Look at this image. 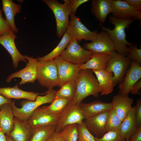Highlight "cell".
Masks as SVG:
<instances>
[{
  "label": "cell",
  "mask_w": 141,
  "mask_h": 141,
  "mask_svg": "<svg viewBox=\"0 0 141 141\" xmlns=\"http://www.w3.org/2000/svg\"><path fill=\"white\" fill-rule=\"evenodd\" d=\"M80 107L85 119L109 111L113 108L111 102L105 103L99 100L89 103H81Z\"/></svg>",
  "instance_id": "ffe728a7"
},
{
  "label": "cell",
  "mask_w": 141,
  "mask_h": 141,
  "mask_svg": "<svg viewBox=\"0 0 141 141\" xmlns=\"http://www.w3.org/2000/svg\"><path fill=\"white\" fill-rule=\"evenodd\" d=\"M76 82V93L72 100L75 103H81L83 99L90 95L96 98L101 92L97 80L93 76L91 69H80Z\"/></svg>",
  "instance_id": "7a4b0ae2"
},
{
  "label": "cell",
  "mask_w": 141,
  "mask_h": 141,
  "mask_svg": "<svg viewBox=\"0 0 141 141\" xmlns=\"http://www.w3.org/2000/svg\"><path fill=\"white\" fill-rule=\"evenodd\" d=\"M81 103H75L71 100L65 109L61 114L55 132H60L67 125L80 124L82 122L84 118L80 107Z\"/></svg>",
  "instance_id": "30bf717a"
},
{
  "label": "cell",
  "mask_w": 141,
  "mask_h": 141,
  "mask_svg": "<svg viewBox=\"0 0 141 141\" xmlns=\"http://www.w3.org/2000/svg\"><path fill=\"white\" fill-rule=\"evenodd\" d=\"M44 94L23 90L19 88L18 84L12 87H0V95L9 99H24L34 101L39 95Z\"/></svg>",
  "instance_id": "d6986e66"
},
{
  "label": "cell",
  "mask_w": 141,
  "mask_h": 141,
  "mask_svg": "<svg viewBox=\"0 0 141 141\" xmlns=\"http://www.w3.org/2000/svg\"><path fill=\"white\" fill-rule=\"evenodd\" d=\"M70 19L66 32L72 39L80 42L82 40L92 41L96 38L98 32L97 30L92 32L80 21L75 14L71 13Z\"/></svg>",
  "instance_id": "52a82bcc"
},
{
  "label": "cell",
  "mask_w": 141,
  "mask_h": 141,
  "mask_svg": "<svg viewBox=\"0 0 141 141\" xmlns=\"http://www.w3.org/2000/svg\"><path fill=\"white\" fill-rule=\"evenodd\" d=\"M138 44V42L135 44L132 43L128 46V52L126 56L131 61H134L141 66V49L137 48Z\"/></svg>",
  "instance_id": "e575fe53"
},
{
  "label": "cell",
  "mask_w": 141,
  "mask_h": 141,
  "mask_svg": "<svg viewBox=\"0 0 141 141\" xmlns=\"http://www.w3.org/2000/svg\"><path fill=\"white\" fill-rule=\"evenodd\" d=\"M53 12L55 18L56 34L61 38L66 32L69 22V16L71 13L70 5L68 0H63L61 4L56 0H43Z\"/></svg>",
  "instance_id": "277c9868"
},
{
  "label": "cell",
  "mask_w": 141,
  "mask_h": 141,
  "mask_svg": "<svg viewBox=\"0 0 141 141\" xmlns=\"http://www.w3.org/2000/svg\"><path fill=\"white\" fill-rule=\"evenodd\" d=\"M71 100L66 98L53 99L51 104L48 106L40 107L41 110L48 114H59L65 109Z\"/></svg>",
  "instance_id": "f1b7e54d"
},
{
  "label": "cell",
  "mask_w": 141,
  "mask_h": 141,
  "mask_svg": "<svg viewBox=\"0 0 141 141\" xmlns=\"http://www.w3.org/2000/svg\"><path fill=\"white\" fill-rule=\"evenodd\" d=\"M135 107V114L138 127L141 126V99L139 98L136 101Z\"/></svg>",
  "instance_id": "74e56055"
},
{
  "label": "cell",
  "mask_w": 141,
  "mask_h": 141,
  "mask_svg": "<svg viewBox=\"0 0 141 141\" xmlns=\"http://www.w3.org/2000/svg\"><path fill=\"white\" fill-rule=\"evenodd\" d=\"M129 141H141V126L138 127L136 132L130 137Z\"/></svg>",
  "instance_id": "60d3db41"
},
{
  "label": "cell",
  "mask_w": 141,
  "mask_h": 141,
  "mask_svg": "<svg viewBox=\"0 0 141 141\" xmlns=\"http://www.w3.org/2000/svg\"><path fill=\"white\" fill-rule=\"evenodd\" d=\"M0 141H7L5 135L0 128Z\"/></svg>",
  "instance_id": "f6af8a7d"
},
{
  "label": "cell",
  "mask_w": 141,
  "mask_h": 141,
  "mask_svg": "<svg viewBox=\"0 0 141 141\" xmlns=\"http://www.w3.org/2000/svg\"><path fill=\"white\" fill-rule=\"evenodd\" d=\"M61 114H48L42 111L38 107L34 111L28 121L32 128L51 125H57Z\"/></svg>",
  "instance_id": "2e32d148"
},
{
  "label": "cell",
  "mask_w": 141,
  "mask_h": 141,
  "mask_svg": "<svg viewBox=\"0 0 141 141\" xmlns=\"http://www.w3.org/2000/svg\"><path fill=\"white\" fill-rule=\"evenodd\" d=\"M66 141H77L78 131L77 124L68 125L59 132Z\"/></svg>",
  "instance_id": "d6a6232c"
},
{
  "label": "cell",
  "mask_w": 141,
  "mask_h": 141,
  "mask_svg": "<svg viewBox=\"0 0 141 141\" xmlns=\"http://www.w3.org/2000/svg\"><path fill=\"white\" fill-rule=\"evenodd\" d=\"M70 5L71 13L74 14L76 12L78 8L81 5L86 3L88 0H68Z\"/></svg>",
  "instance_id": "f35d334b"
},
{
  "label": "cell",
  "mask_w": 141,
  "mask_h": 141,
  "mask_svg": "<svg viewBox=\"0 0 141 141\" xmlns=\"http://www.w3.org/2000/svg\"><path fill=\"white\" fill-rule=\"evenodd\" d=\"M76 90V80L66 82L61 86L59 90L56 91L54 99L66 98L72 100L75 96Z\"/></svg>",
  "instance_id": "4dcf8cb0"
},
{
  "label": "cell",
  "mask_w": 141,
  "mask_h": 141,
  "mask_svg": "<svg viewBox=\"0 0 141 141\" xmlns=\"http://www.w3.org/2000/svg\"><path fill=\"white\" fill-rule=\"evenodd\" d=\"M47 141H66L59 132H55Z\"/></svg>",
  "instance_id": "7bdbcfd3"
},
{
  "label": "cell",
  "mask_w": 141,
  "mask_h": 141,
  "mask_svg": "<svg viewBox=\"0 0 141 141\" xmlns=\"http://www.w3.org/2000/svg\"><path fill=\"white\" fill-rule=\"evenodd\" d=\"M96 141H125L120 137L119 131L107 132L101 138L95 137Z\"/></svg>",
  "instance_id": "d590c367"
},
{
  "label": "cell",
  "mask_w": 141,
  "mask_h": 141,
  "mask_svg": "<svg viewBox=\"0 0 141 141\" xmlns=\"http://www.w3.org/2000/svg\"><path fill=\"white\" fill-rule=\"evenodd\" d=\"M129 138H127V139H126V141H129Z\"/></svg>",
  "instance_id": "c3c4849f"
},
{
  "label": "cell",
  "mask_w": 141,
  "mask_h": 141,
  "mask_svg": "<svg viewBox=\"0 0 141 141\" xmlns=\"http://www.w3.org/2000/svg\"><path fill=\"white\" fill-rule=\"evenodd\" d=\"M7 141H15L9 136L5 135Z\"/></svg>",
  "instance_id": "bcb514c9"
},
{
  "label": "cell",
  "mask_w": 141,
  "mask_h": 141,
  "mask_svg": "<svg viewBox=\"0 0 141 141\" xmlns=\"http://www.w3.org/2000/svg\"><path fill=\"white\" fill-rule=\"evenodd\" d=\"M2 9L5 15V20L8 23L11 30L15 34L18 32L14 21V17L20 13L21 6L19 4H15L12 0H2Z\"/></svg>",
  "instance_id": "d4e9b609"
},
{
  "label": "cell",
  "mask_w": 141,
  "mask_h": 141,
  "mask_svg": "<svg viewBox=\"0 0 141 141\" xmlns=\"http://www.w3.org/2000/svg\"><path fill=\"white\" fill-rule=\"evenodd\" d=\"M11 103H4L0 107V128L7 135H9L14 126V116Z\"/></svg>",
  "instance_id": "603a6c76"
},
{
  "label": "cell",
  "mask_w": 141,
  "mask_h": 141,
  "mask_svg": "<svg viewBox=\"0 0 141 141\" xmlns=\"http://www.w3.org/2000/svg\"><path fill=\"white\" fill-rule=\"evenodd\" d=\"M17 36L11 30L9 32L0 36V44L7 51L10 55L13 67L17 68L21 61L27 63L24 56L22 55L17 49L15 42Z\"/></svg>",
  "instance_id": "4fadbf2b"
},
{
  "label": "cell",
  "mask_w": 141,
  "mask_h": 141,
  "mask_svg": "<svg viewBox=\"0 0 141 141\" xmlns=\"http://www.w3.org/2000/svg\"><path fill=\"white\" fill-rule=\"evenodd\" d=\"M18 1L19 2H22L24 1L23 0H18Z\"/></svg>",
  "instance_id": "7dc6e473"
},
{
  "label": "cell",
  "mask_w": 141,
  "mask_h": 141,
  "mask_svg": "<svg viewBox=\"0 0 141 141\" xmlns=\"http://www.w3.org/2000/svg\"><path fill=\"white\" fill-rule=\"evenodd\" d=\"M135 114V107H132L122 122L119 131L120 135L123 139L130 137L136 132L138 128Z\"/></svg>",
  "instance_id": "cb8c5ba5"
},
{
  "label": "cell",
  "mask_w": 141,
  "mask_h": 141,
  "mask_svg": "<svg viewBox=\"0 0 141 141\" xmlns=\"http://www.w3.org/2000/svg\"><path fill=\"white\" fill-rule=\"evenodd\" d=\"M108 112V111H105L85 119L84 123L86 128L95 137L101 138L107 132L106 122Z\"/></svg>",
  "instance_id": "9a60e30c"
},
{
  "label": "cell",
  "mask_w": 141,
  "mask_h": 141,
  "mask_svg": "<svg viewBox=\"0 0 141 141\" xmlns=\"http://www.w3.org/2000/svg\"><path fill=\"white\" fill-rule=\"evenodd\" d=\"M141 87V80H138L131 87L130 92L133 95L139 94V90Z\"/></svg>",
  "instance_id": "b9f144b4"
},
{
  "label": "cell",
  "mask_w": 141,
  "mask_h": 141,
  "mask_svg": "<svg viewBox=\"0 0 141 141\" xmlns=\"http://www.w3.org/2000/svg\"><path fill=\"white\" fill-rule=\"evenodd\" d=\"M56 64L59 81L58 87L68 82L76 80L80 69V65L65 60L60 56L54 59Z\"/></svg>",
  "instance_id": "9c48e42d"
},
{
  "label": "cell",
  "mask_w": 141,
  "mask_h": 141,
  "mask_svg": "<svg viewBox=\"0 0 141 141\" xmlns=\"http://www.w3.org/2000/svg\"><path fill=\"white\" fill-rule=\"evenodd\" d=\"M56 127L51 125L33 128L29 141H47L55 132Z\"/></svg>",
  "instance_id": "f546056e"
},
{
  "label": "cell",
  "mask_w": 141,
  "mask_h": 141,
  "mask_svg": "<svg viewBox=\"0 0 141 141\" xmlns=\"http://www.w3.org/2000/svg\"><path fill=\"white\" fill-rule=\"evenodd\" d=\"M25 58L28 61L25 67L13 73L7 78L6 81L10 83L15 78H20L21 81L19 83L20 85L26 83H33L37 77L38 61L36 58L24 55Z\"/></svg>",
  "instance_id": "8fae6325"
},
{
  "label": "cell",
  "mask_w": 141,
  "mask_h": 141,
  "mask_svg": "<svg viewBox=\"0 0 141 141\" xmlns=\"http://www.w3.org/2000/svg\"><path fill=\"white\" fill-rule=\"evenodd\" d=\"M69 36L65 33L57 46L51 52L41 57H39L36 59L39 61H48L54 60L60 56L65 50L72 40Z\"/></svg>",
  "instance_id": "83f0119b"
},
{
  "label": "cell",
  "mask_w": 141,
  "mask_h": 141,
  "mask_svg": "<svg viewBox=\"0 0 141 141\" xmlns=\"http://www.w3.org/2000/svg\"><path fill=\"white\" fill-rule=\"evenodd\" d=\"M82 46L92 53L109 55L115 51L113 42L107 32L103 30L98 33L95 40L91 42L85 44Z\"/></svg>",
  "instance_id": "7c38bea8"
},
{
  "label": "cell",
  "mask_w": 141,
  "mask_h": 141,
  "mask_svg": "<svg viewBox=\"0 0 141 141\" xmlns=\"http://www.w3.org/2000/svg\"><path fill=\"white\" fill-rule=\"evenodd\" d=\"M95 74L99 86L101 89V94L106 95L111 92L116 84L113 80L112 73L105 70H92Z\"/></svg>",
  "instance_id": "484cf974"
},
{
  "label": "cell",
  "mask_w": 141,
  "mask_h": 141,
  "mask_svg": "<svg viewBox=\"0 0 141 141\" xmlns=\"http://www.w3.org/2000/svg\"><path fill=\"white\" fill-rule=\"evenodd\" d=\"M112 0H92L91 11L100 23L105 22L109 13H111Z\"/></svg>",
  "instance_id": "7402d4cb"
},
{
  "label": "cell",
  "mask_w": 141,
  "mask_h": 141,
  "mask_svg": "<svg viewBox=\"0 0 141 141\" xmlns=\"http://www.w3.org/2000/svg\"><path fill=\"white\" fill-rule=\"evenodd\" d=\"M11 101V99H7L3 96L0 95V107L4 103H10Z\"/></svg>",
  "instance_id": "ee69618b"
},
{
  "label": "cell",
  "mask_w": 141,
  "mask_h": 141,
  "mask_svg": "<svg viewBox=\"0 0 141 141\" xmlns=\"http://www.w3.org/2000/svg\"><path fill=\"white\" fill-rule=\"evenodd\" d=\"M137 12L141 13V0H124Z\"/></svg>",
  "instance_id": "ab89813d"
},
{
  "label": "cell",
  "mask_w": 141,
  "mask_h": 141,
  "mask_svg": "<svg viewBox=\"0 0 141 141\" xmlns=\"http://www.w3.org/2000/svg\"><path fill=\"white\" fill-rule=\"evenodd\" d=\"M136 20L129 18L119 19L109 15V20L114 27L113 30L104 27L102 25L101 29L106 32L109 36L114 44L115 50L119 54L126 56L128 46L132 43L126 39L125 29L129 27Z\"/></svg>",
  "instance_id": "6da1fadb"
},
{
  "label": "cell",
  "mask_w": 141,
  "mask_h": 141,
  "mask_svg": "<svg viewBox=\"0 0 141 141\" xmlns=\"http://www.w3.org/2000/svg\"><path fill=\"white\" fill-rule=\"evenodd\" d=\"M37 80L40 85L48 89L58 86L59 81L57 68L54 60L38 61Z\"/></svg>",
  "instance_id": "8992f818"
},
{
  "label": "cell",
  "mask_w": 141,
  "mask_h": 141,
  "mask_svg": "<svg viewBox=\"0 0 141 141\" xmlns=\"http://www.w3.org/2000/svg\"><path fill=\"white\" fill-rule=\"evenodd\" d=\"M11 30L10 25L3 17L0 9V36L9 32Z\"/></svg>",
  "instance_id": "8d00e7d4"
},
{
  "label": "cell",
  "mask_w": 141,
  "mask_h": 141,
  "mask_svg": "<svg viewBox=\"0 0 141 141\" xmlns=\"http://www.w3.org/2000/svg\"><path fill=\"white\" fill-rule=\"evenodd\" d=\"M141 78V66L134 61H131L123 81L119 86V93L128 96L132 87Z\"/></svg>",
  "instance_id": "5bb4252c"
},
{
  "label": "cell",
  "mask_w": 141,
  "mask_h": 141,
  "mask_svg": "<svg viewBox=\"0 0 141 141\" xmlns=\"http://www.w3.org/2000/svg\"><path fill=\"white\" fill-rule=\"evenodd\" d=\"M133 101V98L128 96L119 93L113 96L111 102L112 107L122 122L132 107Z\"/></svg>",
  "instance_id": "44dd1931"
},
{
  "label": "cell",
  "mask_w": 141,
  "mask_h": 141,
  "mask_svg": "<svg viewBox=\"0 0 141 141\" xmlns=\"http://www.w3.org/2000/svg\"><path fill=\"white\" fill-rule=\"evenodd\" d=\"M109 55L92 53L91 58L85 63L80 65V69H92L96 70H105Z\"/></svg>",
  "instance_id": "4316f807"
},
{
  "label": "cell",
  "mask_w": 141,
  "mask_h": 141,
  "mask_svg": "<svg viewBox=\"0 0 141 141\" xmlns=\"http://www.w3.org/2000/svg\"><path fill=\"white\" fill-rule=\"evenodd\" d=\"M131 61L126 56L119 54L115 51L109 55L105 70L113 73V80L116 84L122 82Z\"/></svg>",
  "instance_id": "5b68a950"
},
{
  "label": "cell",
  "mask_w": 141,
  "mask_h": 141,
  "mask_svg": "<svg viewBox=\"0 0 141 141\" xmlns=\"http://www.w3.org/2000/svg\"><path fill=\"white\" fill-rule=\"evenodd\" d=\"M122 122L115 109L112 108L108 111L106 120V129L107 132L119 131Z\"/></svg>",
  "instance_id": "1f68e13d"
},
{
  "label": "cell",
  "mask_w": 141,
  "mask_h": 141,
  "mask_svg": "<svg viewBox=\"0 0 141 141\" xmlns=\"http://www.w3.org/2000/svg\"><path fill=\"white\" fill-rule=\"evenodd\" d=\"M77 124L78 131L77 141H96L95 137L86 128L84 121L81 124Z\"/></svg>",
  "instance_id": "836d02e7"
},
{
  "label": "cell",
  "mask_w": 141,
  "mask_h": 141,
  "mask_svg": "<svg viewBox=\"0 0 141 141\" xmlns=\"http://www.w3.org/2000/svg\"><path fill=\"white\" fill-rule=\"evenodd\" d=\"M92 54L91 51L80 45L78 41L72 39L60 56L71 63L80 65L89 60Z\"/></svg>",
  "instance_id": "ba28073f"
},
{
  "label": "cell",
  "mask_w": 141,
  "mask_h": 141,
  "mask_svg": "<svg viewBox=\"0 0 141 141\" xmlns=\"http://www.w3.org/2000/svg\"><path fill=\"white\" fill-rule=\"evenodd\" d=\"M33 129L28 121L14 117L13 127L9 135L15 141H29Z\"/></svg>",
  "instance_id": "ac0fdd59"
},
{
  "label": "cell",
  "mask_w": 141,
  "mask_h": 141,
  "mask_svg": "<svg viewBox=\"0 0 141 141\" xmlns=\"http://www.w3.org/2000/svg\"><path fill=\"white\" fill-rule=\"evenodd\" d=\"M111 13L117 18H129L141 21V13L136 11L124 0H112Z\"/></svg>",
  "instance_id": "e0dca14e"
},
{
  "label": "cell",
  "mask_w": 141,
  "mask_h": 141,
  "mask_svg": "<svg viewBox=\"0 0 141 141\" xmlns=\"http://www.w3.org/2000/svg\"><path fill=\"white\" fill-rule=\"evenodd\" d=\"M56 91L53 89H48L43 96H38L34 101L24 99L20 103L21 108H17L14 101H11V104L14 117L24 121H28L34 110L41 105L51 103L54 97Z\"/></svg>",
  "instance_id": "3957f363"
}]
</instances>
